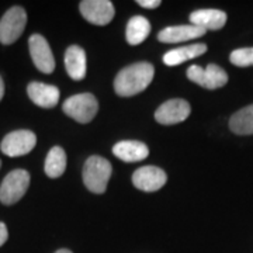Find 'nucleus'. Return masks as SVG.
<instances>
[{
	"label": "nucleus",
	"instance_id": "obj_15",
	"mask_svg": "<svg viewBox=\"0 0 253 253\" xmlns=\"http://www.w3.org/2000/svg\"><path fill=\"white\" fill-rule=\"evenodd\" d=\"M113 154L123 162L134 163L144 161L149 155V149L139 141H121L113 146Z\"/></svg>",
	"mask_w": 253,
	"mask_h": 253
},
{
	"label": "nucleus",
	"instance_id": "obj_24",
	"mask_svg": "<svg viewBox=\"0 0 253 253\" xmlns=\"http://www.w3.org/2000/svg\"><path fill=\"white\" fill-rule=\"evenodd\" d=\"M3 96H4V82H3L1 76H0V101L3 99Z\"/></svg>",
	"mask_w": 253,
	"mask_h": 253
},
{
	"label": "nucleus",
	"instance_id": "obj_18",
	"mask_svg": "<svg viewBox=\"0 0 253 253\" xmlns=\"http://www.w3.org/2000/svg\"><path fill=\"white\" fill-rule=\"evenodd\" d=\"M149 33H151V24L146 18L142 16L131 17L126 30V42L129 45H138L148 38Z\"/></svg>",
	"mask_w": 253,
	"mask_h": 253
},
{
	"label": "nucleus",
	"instance_id": "obj_13",
	"mask_svg": "<svg viewBox=\"0 0 253 253\" xmlns=\"http://www.w3.org/2000/svg\"><path fill=\"white\" fill-rule=\"evenodd\" d=\"M207 31L204 28H200L197 26H172V27L163 28L158 34V40L165 44H177L184 42L189 40H196L206 34Z\"/></svg>",
	"mask_w": 253,
	"mask_h": 253
},
{
	"label": "nucleus",
	"instance_id": "obj_20",
	"mask_svg": "<svg viewBox=\"0 0 253 253\" xmlns=\"http://www.w3.org/2000/svg\"><path fill=\"white\" fill-rule=\"evenodd\" d=\"M45 174L51 179H58L66 170V154L61 146H54L48 152L44 165Z\"/></svg>",
	"mask_w": 253,
	"mask_h": 253
},
{
	"label": "nucleus",
	"instance_id": "obj_10",
	"mask_svg": "<svg viewBox=\"0 0 253 253\" xmlns=\"http://www.w3.org/2000/svg\"><path fill=\"white\" fill-rule=\"evenodd\" d=\"M79 10L83 17L96 26H106L114 17V6L109 0H83Z\"/></svg>",
	"mask_w": 253,
	"mask_h": 253
},
{
	"label": "nucleus",
	"instance_id": "obj_26",
	"mask_svg": "<svg viewBox=\"0 0 253 253\" xmlns=\"http://www.w3.org/2000/svg\"><path fill=\"white\" fill-rule=\"evenodd\" d=\"M0 166H1V162H0Z\"/></svg>",
	"mask_w": 253,
	"mask_h": 253
},
{
	"label": "nucleus",
	"instance_id": "obj_22",
	"mask_svg": "<svg viewBox=\"0 0 253 253\" xmlns=\"http://www.w3.org/2000/svg\"><path fill=\"white\" fill-rule=\"evenodd\" d=\"M136 3L145 9H156L161 6V0H138Z\"/></svg>",
	"mask_w": 253,
	"mask_h": 253
},
{
	"label": "nucleus",
	"instance_id": "obj_5",
	"mask_svg": "<svg viewBox=\"0 0 253 253\" xmlns=\"http://www.w3.org/2000/svg\"><path fill=\"white\" fill-rule=\"evenodd\" d=\"M27 24V13L21 6H13L0 20V42L3 45L14 44Z\"/></svg>",
	"mask_w": 253,
	"mask_h": 253
},
{
	"label": "nucleus",
	"instance_id": "obj_12",
	"mask_svg": "<svg viewBox=\"0 0 253 253\" xmlns=\"http://www.w3.org/2000/svg\"><path fill=\"white\" fill-rule=\"evenodd\" d=\"M27 94L34 104L42 109H52L59 101V89L41 82H31L27 86Z\"/></svg>",
	"mask_w": 253,
	"mask_h": 253
},
{
	"label": "nucleus",
	"instance_id": "obj_11",
	"mask_svg": "<svg viewBox=\"0 0 253 253\" xmlns=\"http://www.w3.org/2000/svg\"><path fill=\"white\" fill-rule=\"evenodd\" d=\"M168 181V174L161 168L156 166H144L139 168L132 174V183L136 189L152 193L161 190Z\"/></svg>",
	"mask_w": 253,
	"mask_h": 253
},
{
	"label": "nucleus",
	"instance_id": "obj_17",
	"mask_svg": "<svg viewBox=\"0 0 253 253\" xmlns=\"http://www.w3.org/2000/svg\"><path fill=\"white\" fill-rule=\"evenodd\" d=\"M206 51H207L206 44H193V45L181 46V48L172 49L163 55V62L168 66H176V65H180L186 61L204 55Z\"/></svg>",
	"mask_w": 253,
	"mask_h": 253
},
{
	"label": "nucleus",
	"instance_id": "obj_25",
	"mask_svg": "<svg viewBox=\"0 0 253 253\" xmlns=\"http://www.w3.org/2000/svg\"><path fill=\"white\" fill-rule=\"evenodd\" d=\"M55 253H72L69 249H59V251H56Z\"/></svg>",
	"mask_w": 253,
	"mask_h": 253
},
{
	"label": "nucleus",
	"instance_id": "obj_2",
	"mask_svg": "<svg viewBox=\"0 0 253 253\" xmlns=\"http://www.w3.org/2000/svg\"><path fill=\"white\" fill-rule=\"evenodd\" d=\"M113 173L111 163L101 156H90L83 166V183L94 194H103Z\"/></svg>",
	"mask_w": 253,
	"mask_h": 253
},
{
	"label": "nucleus",
	"instance_id": "obj_3",
	"mask_svg": "<svg viewBox=\"0 0 253 253\" xmlns=\"http://www.w3.org/2000/svg\"><path fill=\"white\" fill-rule=\"evenodd\" d=\"M63 113L81 124H87L96 117L99 103L91 93H81L65 100L62 106Z\"/></svg>",
	"mask_w": 253,
	"mask_h": 253
},
{
	"label": "nucleus",
	"instance_id": "obj_8",
	"mask_svg": "<svg viewBox=\"0 0 253 253\" xmlns=\"http://www.w3.org/2000/svg\"><path fill=\"white\" fill-rule=\"evenodd\" d=\"M30 55L38 71L42 73H52L55 69V58L51 46L45 38L40 34H33L28 40Z\"/></svg>",
	"mask_w": 253,
	"mask_h": 253
},
{
	"label": "nucleus",
	"instance_id": "obj_7",
	"mask_svg": "<svg viewBox=\"0 0 253 253\" xmlns=\"http://www.w3.org/2000/svg\"><path fill=\"white\" fill-rule=\"evenodd\" d=\"M37 145V136L34 132L28 129L13 131L3 138L0 149L4 155L10 158H17L30 154Z\"/></svg>",
	"mask_w": 253,
	"mask_h": 253
},
{
	"label": "nucleus",
	"instance_id": "obj_16",
	"mask_svg": "<svg viewBox=\"0 0 253 253\" xmlns=\"http://www.w3.org/2000/svg\"><path fill=\"white\" fill-rule=\"evenodd\" d=\"M65 68L73 81H82L86 76L87 62L84 49L78 45L69 46L65 54Z\"/></svg>",
	"mask_w": 253,
	"mask_h": 253
},
{
	"label": "nucleus",
	"instance_id": "obj_14",
	"mask_svg": "<svg viewBox=\"0 0 253 253\" xmlns=\"http://www.w3.org/2000/svg\"><path fill=\"white\" fill-rule=\"evenodd\" d=\"M226 13L217 9L196 10L190 14V24L207 30H219L225 26Z\"/></svg>",
	"mask_w": 253,
	"mask_h": 253
},
{
	"label": "nucleus",
	"instance_id": "obj_21",
	"mask_svg": "<svg viewBox=\"0 0 253 253\" xmlns=\"http://www.w3.org/2000/svg\"><path fill=\"white\" fill-rule=\"evenodd\" d=\"M229 61L232 65L239 68L253 66V46L252 48H239L232 51L229 55Z\"/></svg>",
	"mask_w": 253,
	"mask_h": 253
},
{
	"label": "nucleus",
	"instance_id": "obj_9",
	"mask_svg": "<svg viewBox=\"0 0 253 253\" xmlns=\"http://www.w3.org/2000/svg\"><path fill=\"white\" fill-rule=\"evenodd\" d=\"M191 113L189 101L183 99H172L165 101L159 109L155 111V120L163 126H173L183 123L189 118Z\"/></svg>",
	"mask_w": 253,
	"mask_h": 253
},
{
	"label": "nucleus",
	"instance_id": "obj_1",
	"mask_svg": "<svg viewBox=\"0 0 253 253\" xmlns=\"http://www.w3.org/2000/svg\"><path fill=\"white\" fill-rule=\"evenodd\" d=\"M154 65L138 62L120 71L114 81V90L121 97H131L144 91L154 79Z\"/></svg>",
	"mask_w": 253,
	"mask_h": 253
},
{
	"label": "nucleus",
	"instance_id": "obj_6",
	"mask_svg": "<svg viewBox=\"0 0 253 253\" xmlns=\"http://www.w3.org/2000/svg\"><path fill=\"white\" fill-rule=\"evenodd\" d=\"M187 78L196 84L210 89V90L224 87L228 83L226 72L215 63H210L207 68H201L199 65H191L187 69Z\"/></svg>",
	"mask_w": 253,
	"mask_h": 253
},
{
	"label": "nucleus",
	"instance_id": "obj_19",
	"mask_svg": "<svg viewBox=\"0 0 253 253\" xmlns=\"http://www.w3.org/2000/svg\"><path fill=\"white\" fill-rule=\"evenodd\" d=\"M229 129L236 135H253V104L236 111L229 120Z\"/></svg>",
	"mask_w": 253,
	"mask_h": 253
},
{
	"label": "nucleus",
	"instance_id": "obj_23",
	"mask_svg": "<svg viewBox=\"0 0 253 253\" xmlns=\"http://www.w3.org/2000/svg\"><path fill=\"white\" fill-rule=\"evenodd\" d=\"M7 239H9V231H7V226L6 224H3V222H0V246H3V245L7 242Z\"/></svg>",
	"mask_w": 253,
	"mask_h": 253
},
{
	"label": "nucleus",
	"instance_id": "obj_4",
	"mask_svg": "<svg viewBox=\"0 0 253 253\" xmlns=\"http://www.w3.org/2000/svg\"><path fill=\"white\" fill-rule=\"evenodd\" d=\"M30 180V173L24 169L10 172L0 184V201L4 206L16 204L27 193Z\"/></svg>",
	"mask_w": 253,
	"mask_h": 253
}]
</instances>
